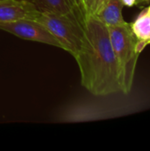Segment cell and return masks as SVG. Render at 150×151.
Here are the masks:
<instances>
[{
  "label": "cell",
  "mask_w": 150,
  "mask_h": 151,
  "mask_svg": "<svg viewBox=\"0 0 150 151\" xmlns=\"http://www.w3.org/2000/svg\"><path fill=\"white\" fill-rule=\"evenodd\" d=\"M35 20L42 24L60 42L62 49L73 56L78 53L83 37V23L52 12L40 10Z\"/></svg>",
  "instance_id": "3957f363"
},
{
  "label": "cell",
  "mask_w": 150,
  "mask_h": 151,
  "mask_svg": "<svg viewBox=\"0 0 150 151\" xmlns=\"http://www.w3.org/2000/svg\"><path fill=\"white\" fill-rule=\"evenodd\" d=\"M108 29L118 66L121 92L129 94L133 84L137 60L141 54L137 50L139 39L133 33L132 25L129 23L108 27Z\"/></svg>",
  "instance_id": "7a4b0ae2"
},
{
  "label": "cell",
  "mask_w": 150,
  "mask_h": 151,
  "mask_svg": "<svg viewBox=\"0 0 150 151\" xmlns=\"http://www.w3.org/2000/svg\"><path fill=\"white\" fill-rule=\"evenodd\" d=\"M131 25L133 33L139 39L137 50L141 53L146 45L150 43V12L148 9L144 10Z\"/></svg>",
  "instance_id": "ba28073f"
},
{
  "label": "cell",
  "mask_w": 150,
  "mask_h": 151,
  "mask_svg": "<svg viewBox=\"0 0 150 151\" xmlns=\"http://www.w3.org/2000/svg\"><path fill=\"white\" fill-rule=\"evenodd\" d=\"M0 29L24 40L38 42L62 49L60 42L42 24L35 19H24L10 23L0 24Z\"/></svg>",
  "instance_id": "277c9868"
},
{
  "label": "cell",
  "mask_w": 150,
  "mask_h": 151,
  "mask_svg": "<svg viewBox=\"0 0 150 151\" xmlns=\"http://www.w3.org/2000/svg\"><path fill=\"white\" fill-rule=\"evenodd\" d=\"M124 4V5H127V6H133L136 4L139 3V1L141 0H121Z\"/></svg>",
  "instance_id": "8fae6325"
},
{
  "label": "cell",
  "mask_w": 150,
  "mask_h": 151,
  "mask_svg": "<svg viewBox=\"0 0 150 151\" xmlns=\"http://www.w3.org/2000/svg\"><path fill=\"white\" fill-rule=\"evenodd\" d=\"M109 1L110 0H95V5H94V12H93V14H95L100 9H102Z\"/></svg>",
  "instance_id": "30bf717a"
},
{
  "label": "cell",
  "mask_w": 150,
  "mask_h": 151,
  "mask_svg": "<svg viewBox=\"0 0 150 151\" xmlns=\"http://www.w3.org/2000/svg\"><path fill=\"white\" fill-rule=\"evenodd\" d=\"M124 4L121 0H110L102 9L95 13L96 18L107 27L125 25L127 22L124 19L122 10Z\"/></svg>",
  "instance_id": "52a82bcc"
},
{
  "label": "cell",
  "mask_w": 150,
  "mask_h": 151,
  "mask_svg": "<svg viewBox=\"0 0 150 151\" xmlns=\"http://www.w3.org/2000/svg\"><path fill=\"white\" fill-rule=\"evenodd\" d=\"M81 85L97 96L121 92L118 66L108 27L95 14L85 16L80 48L74 57Z\"/></svg>",
  "instance_id": "6da1fadb"
},
{
  "label": "cell",
  "mask_w": 150,
  "mask_h": 151,
  "mask_svg": "<svg viewBox=\"0 0 150 151\" xmlns=\"http://www.w3.org/2000/svg\"><path fill=\"white\" fill-rule=\"evenodd\" d=\"M75 2L77 3V4L79 5V7H80V0H75ZM80 10H81V9H80ZM81 12H82V11H81ZM82 13H83V12H82Z\"/></svg>",
  "instance_id": "7c38bea8"
},
{
  "label": "cell",
  "mask_w": 150,
  "mask_h": 151,
  "mask_svg": "<svg viewBox=\"0 0 150 151\" xmlns=\"http://www.w3.org/2000/svg\"><path fill=\"white\" fill-rule=\"evenodd\" d=\"M40 10L30 0H0V24L35 19Z\"/></svg>",
  "instance_id": "5b68a950"
},
{
  "label": "cell",
  "mask_w": 150,
  "mask_h": 151,
  "mask_svg": "<svg viewBox=\"0 0 150 151\" xmlns=\"http://www.w3.org/2000/svg\"><path fill=\"white\" fill-rule=\"evenodd\" d=\"M39 10L52 12L71 19H76L81 23L84 20V14L80 9L75 0H30Z\"/></svg>",
  "instance_id": "8992f818"
},
{
  "label": "cell",
  "mask_w": 150,
  "mask_h": 151,
  "mask_svg": "<svg viewBox=\"0 0 150 151\" xmlns=\"http://www.w3.org/2000/svg\"><path fill=\"white\" fill-rule=\"evenodd\" d=\"M95 0H80V6L84 16L93 14Z\"/></svg>",
  "instance_id": "9c48e42d"
},
{
  "label": "cell",
  "mask_w": 150,
  "mask_h": 151,
  "mask_svg": "<svg viewBox=\"0 0 150 151\" xmlns=\"http://www.w3.org/2000/svg\"><path fill=\"white\" fill-rule=\"evenodd\" d=\"M147 9H148V11H149V12H150V6H149V7H148Z\"/></svg>",
  "instance_id": "4fadbf2b"
}]
</instances>
